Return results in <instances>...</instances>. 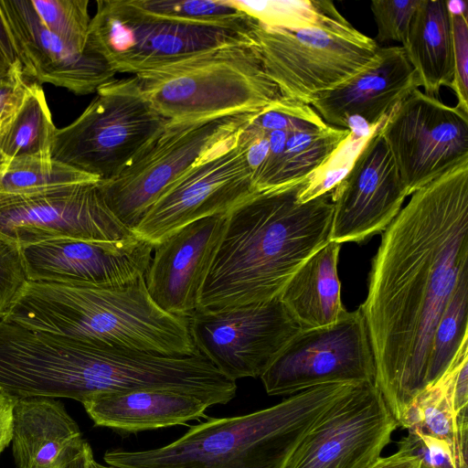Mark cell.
Listing matches in <instances>:
<instances>
[{"instance_id":"cell-1","label":"cell","mask_w":468,"mask_h":468,"mask_svg":"<svg viewBox=\"0 0 468 468\" xmlns=\"http://www.w3.org/2000/svg\"><path fill=\"white\" fill-rule=\"evenodd\" d=\"M468 158L411 194L383 232L360 305L375 385L397 422L430 386L432 339L468 271Z\"/></svg>"},{"instance_id":"cell-2","label":"cell","mask_w":468,"mask_h":468,"mask_svg":"<svg viewBox=\"0 0 468 468\" xmlns=\"http://www.w3.org/2000/svg\"><path fill=\"white\" fill-rule=\"evenodd\" d=\"M314 177L255 192L227 212L198 309L222 310L279 297L297 269L329 240L332 190L298 201Z\"/></svg>"},{"instance_id":"cell-3","label":"cell","mask_w":468,"mask_h":468,"mask_svg":"<svg viewBox=\"0 0 468 468\" xmlns=\"http://www.w3.org/2000/svg\"><path fill=\"white\" fill-rule=\"evenodd\" d=\"M1 320L98 347L165 356L198 353L188 320L161 310L144 276L116 287L27 282Z\"/></svg>"},{"instance_id":"cell-4","label":"cell","mask_w":468,"mask_h":468,"mask_svg":"<svg viewBox=\"0 0 468 468\" xmlns=\"http://www.w3.org/2000/svg\"><path fill=\"white\" fill-rule=\"evenodd\" d=\"M356 386L314 387L249 414L209 418L163 447L112 449L103 459L122 468H286L312 427Z\"/></svg>"},{"instance_id":"cell-5","label":"cell","mask_w":468,"mask_h":468,"mask_svg":"<svg viewBox=\"0 0 468 468\" xmlns=\"http://www.w3.org/2000/svg\"><path fill=\"white\" fill-rule=\"evenodd\" d=\"M154 110L181 121L256 112L278 101L252 39L227 44L134 75Z\"/></svg>"},{"instance_id":"cell-6","label":"cell","mask_w":468,"mask_h":468,"mask_svg":"<svg viewBox=\"0 0 468 468\" xmlns=\"http://www.w3.org/2000/svg\"><path fill=\"white\" fill-rule=\"evenodd\" d=\"M250 36L281 97L307 105L364 69L379 48L346 18L303 28L256 20Z\"/></svg>"},{"instance_id":"cell-7","label":"cell","mask_w":468,"mask_h":468,"mask_svg":"<svg viewBox=\"0 0 468 468\" xmlns=\"http://www.w3.org/2000/svg\"><path fill=\"white\" fill-rule=\"evenodd\" d=\"M70 124L57 129L51 158L99 182L116 177L165 126L136 78L112 80Z\"/></svg>"},{"instance_id":"cell-8","label":"cell","mask_w":468,"mask_h":468,"mask_svg":"<svg viewBox=\"0 0 468 468\" xmlns=\"http://www.w3.org/2000/svg\"><path fill=\"white\" fill-rule=\"evenodd\" d=\"M257 112L167 121L116 177L98 182L107 207L133 229L176 180Z\"/></svg>"},{"instance_id":"cell-9","label":"cell","mask_w":468,"mask_h":468,"mask_svg":"<svg viewBox=\"0 0 468 468\" xmlns=\"http://www.w3.org/2000/svg\"><path fill=\"white\" fill-rule=\"evenodd\" d=\"M88 44L116 73L138 74L227 44L250 34L188 24L137 6L133 0H98Z\"/></svg>"},{"instance_id":"cell-10","label":"cell","mask_w":468,"mask_h":468,"mask_svg":"<svg viewBox=\"0 0 468 468\" xmlns=\"http://www.w3.org/2000/svg\"><path fill=\"white\" fill-rule=\"evenodd\" d=\"M374 355L361 309L330 325L301 330L260 377L270 396L325 384L375 383Z\"/></svg>"},{"instance_id":"cell-11","label":"cell","mask_w":468,"mask_h":468,"mask_svg":"<svg viewBox=\"0 0 468 468\" xmlns=\"http://www.w3.org/2000/svg\"><path fill=\"white\" fill-rule=\"evenodd\" d=\"M407 196L468 158V112L414 90L380 123Z\"/></svg>"},{"instance_id":"cell-12","label":"cell","mask_w":468,"mask_h":468,"mask_svg":"<svg viewBox=\"0 0 468 468\" xmlns=\"http://www.w3.org/2000/svg\"><path fill=\"white\" fill-rule=\"evenodd\" d=\"M187 320L197 351L235 382L261 377L303 330L279 297L222 310L198 309Z\"/></svg>"},{"instance_id":"cell-13","label":"cell","mask_w":468,"mask_h":468,"mask_svg":"<svg viewBox=\"0 0 468 468\" xmlns=\"http://www.w3.org/2000/svg\"><path fill=\"white\" fill-rule=\"evenodd\" d=\"M239 132L205 154L165 190L132 229L138 239L154 247L194 221L229 212L256 192Z\"/></svg>"},{"instance_id":"cell-14","label":"cell","mask_w":468,"mask_h":468,"mask_svg":"<svg viewBox=\"0 0 468 468\" xmlns=\"http://www.w3.org/2000/svg\"><path fill=\"white\" fill-rule=\"evenodd\" d=\"M0 233L21 247L57 239L121 241L136 237L107 207L98 182L0 195Z\"/></svg>"},{"instance_id":"cell-15","label":"cell","mask_w":468,"mask_h":468,"mask_svg":"<svg viewBox=\"0 0 468 468\" xmlns=\"http://www.w3.org/2000/svg\"><path fill=\"white\" fill-rule=\"evenodd\" d=\"M398 426L375 383L357 385L312 427L286 468H371Z\"/></svg>"},{"instance_id":"cell-16","label":"cell","mask_w":468,"mask_h":468,"mask_svg":"<svg viewBox=\"0 0 468 468\" xmlns=\"http://www.w3.org/2000/svg\"><path fill=\"white\" fill-rule=\"evenodd\" d=\"M379 126L367 137L350 168L332 189L329 240L361 242L384 231L408 197Z\"/></svg>"},{"instance_id":"cell-17","label":"cell","mask_w":468,"mask_h":468,"mask_svg":"<svg viewBox=\"0 0 468 468\" xmlns=\"http://www.w3.org/2000/svg\"><path fill=\"white\" fill-rule=\"evenodd\" d=\"M252 121L268 143V154L253 181L256 192L314 176L344 144L346 134L326 124L310 106L281 98Z\"/></svg>"},{"instance_id":"cell-18","label":"cell","mask_w":468,"mask_h":468,"mask_svg":"<svg viewBox=\"0 0 468 468\" xmlns=\"http://www.w3.org/2000/svg\"><path fill=\"white\" fill-rule=\"evenodd\" d=\"M154 248L137 237L57 239L24 246L22 252L28 282L116 287L145 276Z\"/></svg>"},{"instance_id":"cell-19","label":"cell","mask_w":468,"mask_h":468,"mask_svg":"<svg viewBox=\"0 0 468 468\" xmlns=\"http://www.w3.org/2000/svg\"><path fill=\"white\" fill-rule=\"evenodd\" d=\"M227 213L194 221L154 246L144 276L147 292L164 312L188 319L222 239Z\"/></svg>"},{"instance_id":"cell-20","label":"cell","mask_w":468,"mask_h":468,"mask_svg":"<svg viewBox=\"0 0 468 468\" xmlns=\"http://www.w3.org/2000/svg\"><path fill=\"white\" fill-rule=\"evenodd\" d=\"M25 75L77 95L96 92L116 72L92 48L80 51L48 31L29 0H0ZM90 46V45H89Z\"/></svg>"},{"instance_id":"cell-21","label":"cell","mask_w":468,"mask_h":468,"mask_svg":"<svg viewBox=\"0 0 468 468\" xmlns=\"http://www.w3.org/2000/svg\"><path fill=\"white\" fill-rule=\"evenodd\" d=\"M420 84L401 46L379 47L372 61L310 106L328 125L351 132L361 120L374 130Z\"/></svg>"},{"instance_id":"cell-22","label":"cell","mask_w":468,"mask_h":468,"mask_svg":"<svg viewBox=\"0 0 468 468\" xmlns=\"http://www.w3.org/2000/svg\"><path fill=\"white\" fill-rule=\"evenodd\" d=\"M12 451L17 468H52L86 443L76 421L53 398H16Z\"/></svg>"},{"instance_id":"cell-23","label":"cell","mask_w":468,"mask_h":468,"mask_svg":"<svg viewBox=\"0 0 468 468\" xmlns=\"http://www.w3.org/2000/svg\"><path fill=\"white\" fill-rule=\"evenodd\" d=\"M82 405L96 426L125 432L182 425L209 407L195 396L164 389L102 394Z\"/></svg>"},{"instance_id":"cell-24","label":"cell","mask_w":468,"mask_h":468,"mask_svg":"<svg viewBox=\"0 0 468 468\" xmlns=\"http://www.w3.org/2000/svg\"><path fill=\"white\" fill-rule=\"evenodd\" d=\"M340 248L328 240L297 269L279 296L302 329L330 325L348 313L341 300Z\"/></svg>"},{"instance_id":"cell-25","label":"cell","mask_w":468,"mask_h":468,"mask_svg":"<svg viewBox=\"0 0 468 468\" xmlns=\"http://www.w3.org/2000/svg\"><path fill=\"white\" fill-rule=\"evenodd\" d=\"M424 93L451 88L454 60L449 1L421 0L401 45Z\"/></svg>"},{"instance_id":"cell-26","label":"cell","mask_w":468,"mask_h":468,"mask_svg":"<svg viewBox=\"0 0 468 468\" xmlns=\"http://www.w3.org/2000/svg\"><path fill=\"white\" fill-rule=\"evenodd\" d=\"M456 356L435 383L424 388L410 402L398 424L409 432L445 441L452 450L457 468H468V420L457 416L452 397Z\"/></svg>"},{"instance_id":"cell-27","label":"cell","mask_w":468,"mask_h":468,"mask_svg":"<svg viewBox=\"0 0 468 468\" xmlns=\"http://www.w3.org/2000/svg\"><path fill=\"white\" fill-rule=\"evenodd\" d=\"M56 132L44 90L33 81L22 106L0 132V150L7 161L22 157L51 158Z\"/></svg>"},{"instance_id":"cell-28","label":"cell","mask_w":468,"mask_h":468,"mask_svg":"<svg viewBox=\"0 0 468 468\" xmlns=\"http://www.w3.org/2000/svg\"><path fill=\"white\" fill-rule=\"evenodd\" d=\"M87 182L99 180L52 158H16L0 166V195L31 194Z\"/></svg>"},{"instance_id":"cell-29","label":"cell","mask_w":468,"mask_h":468,"mask_svg":"<svg viewBox=\"0 0 468 468\" xmlns=\"http://www.w3.org/2000/svg\"><path fill=\"white\" fill-rule=\"evenodd\" d=\"M142 9L188 24L250 34L256 19L232 0H133Z\"/></svg>"},{"instance_id":"cell-30","label":"cell","mask_w":468,"mask_h":468,"mask_svg":"<svg viewBox=\"0 0 468 468\" xmlns=\"http://www.w3.org/2000/svg\"><path fill=\"white\" fill-rule=\"evenodd\" d=\"M468 271L457 287L435 329L430 358V386L450 367L463 344L468 340Z\"/></svg>"},{"instance_id":"cell-31","label":"cell","mask_w":468,"mask_h":468,"mask_svg":"<svg viewBox=\"0 0 468 468\" xmlns=\"http://www.w3.org/2000/svg\"><path fill=\"white\" fill-rule=\"evenodd\" d=\"M235 3L260 23L284 28L318 27L346 18L333 2L325 0Z\"/></svg>"},{"instance_id":"cell-32","label":"cell","mask_w":468,"mask_h":468,"mask_svg":"<svg viewBox=\"0 0 468 468\" xmlns=\"http://www.w3.org/2000/svg\"><path fill=\"white\" fill-rule=\"evenodd\" d=\"M41 24L77 50H87L90 16L88 0H29Z\"/></svg>"},{"instance_id":"cell-33","label":"cell","mask_w":468,"mask_h":468,"mask_svg":"<svg viewBox=\"0 0 468 468\" xmlns=\"http://www.w3.org/2000/svg\"><path fill=\"white\" fill-rule=\"evenodd\" d=\"M22 247L0 233V320L27 283Z\"/></svg>"},{"instance_id":"cell-34","label":"cell","mask_w":468,"mask_h":468,"mask_svg":"<svg viewBox=\"0 0 468 468\" xmlns=\"http://www.w3.org/2000/svg\"><path fill=\"white\" fill-rule=\"evenodd\" d=\"M421 0H374L370 9L377 25L379 42L403 44L415 12Z\"/></svg>"},{"instance_id":"cell-35","label":"cell","mask_w":468,"mask_h":468,"mask_svg":"<svg viewBox=\"0 0 468 468\" xmlns=\"http://www.w3.org/2000/svg\"><path fill=\"white\" fill-rule=\"evenodd\" d=\"M451 11L454 72L451 89L457 98L456 106L468 112V8L466 2H457Z\"/></svg>"},{"instance_id":"cell-36","label":"cell","mask_w":468,"mask_h":468,"mask_svg":"<svg viewBox=\"0 0 468 468\" xmlns=\"http://www.w3.org/2000/svg\"><path fill=\"white\" fill-rule=\"evenodd\" d=\"M398 451L416 456L423 468H457L448 443L428 435L409 432Z\"/></svg>"},{"instance_id":"cell-37","label":"cell","mask_w":468,"mask_h":468,"mask_svg":"<svg viewBox=\"0 0 468 468\" xmlns=\"http://www.w3.org/2000/svg\"><path fill=\"white\" fill-rule=\"evenodd\" d=\"M30 83L20 63L0 75V132L22 106Z\"/></svg>"},{"instance_id":"cell-38","label":"cell","mask_w":468,"mask_h":468,"mask_svg":"<svg viewBox=\"0 0 468 468\" xmlns=\"http://www.w3.org/2000/svg\"><path fill=\"white\" fill-rule=\"evenodd\" d=\"M19 63L10 30L0 8V75Z\"/></svg>"},{"instance_id":"cell-39","label":"cell","mask_w":468,"mask_h":468,"mask_svg":"<svg viewBox=\"0 0 468 468\" xmlns=\"http://www.w3.org/2000/svg\"><path fill=\"white\" fill-rule=\"evenodd\" d=\"M16 397L0 387V455L11 442L12 411Z\"/></svg>"},{"instance_id":"cell-40","label":"cell","mask_w":468,"mask_h":468,"mask_svg":"<svg viewBox=\"0 0 468 468\" xmlns=\"http://www.w3.org/2000/svg\"><path fill=\"white\" fill-rule=\"evenodd\" d=\"M416 456L398 451L388 457H381L371 468H420Z\"/></svg>"},{"instance_id":"cell-41","label":"cell","mask_w":468,"mask_h":468,"mask_svg":"<svg viewBox=\"0 0 468 468\" xmlns=\"http://www.w3.org/2000/svg\"><path fill=\"white\" fill-rule=\"evenodd\" d=\"M92 458L91 448L86 441L79 452L64 459L52 468H89L90 462Z\"/></svg>"},{"instance_id":"cell-42","label":"cell","mask_w":468,"mask_h":468,"mask_svg":"<svg viewBox=\"0 0 468 468\" xmlns=\"http://www.w3.org/2000/svg\"><path fill=\"white\" fill-rule=\"evenodd\" d=\"M89 468H122L115 465H103L101 463H97L94 458H92L90 462Z\"/></svg>"},{"instance_id":"cell-43","label":"cell","mask_w":468,"mask_h":468,"mask_svg":"<svg viewBox=\"0 0 468 468\" xmlns=\"http://www.w3.org/2000/svg\"><path fill=\"white\" fill-rule=\"evenodd\" d=\"M6 162H7V159L5 157V155L3 154V153L0 150V166L5 165Z\"/></svg>"},{"instance_id":"cell-44","label":"cell","mask_w":468,"mask_h":468,"mask_svg":"<svg viewBox=\"0 0 468 468\" xmlns=\"http://www.w3.org/2000/svg\"><path fill=\"white\" fill-rule=\"evenodd\" d=\"M420 468H423V467L420 466Z\"/></svg>"}]
</instances>
